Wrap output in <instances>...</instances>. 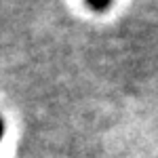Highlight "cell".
Instances as JSON below:
<instances>
[{"label": "cell", "instance_id": "cell-1", "mask_svg": "<svg viewBox=\"0 0 158 158\" xmlns=\"http://www.w3.org/2000/svg\"><path fill=\"white\" fill-rule=\"evenodd\" d=\"M85 2H86V6L95 13H106L112 6V0H85Z\"/></svg>", "mask_w": 158, "mask_h": 158}, {"label": "cell", "instance_id": "cell-2", "mask_svg": "<svg viewBox=\"0 0 158 158\" xmlns=\"http://www.w3.org/2000/svg\"><path fill=\"white\" fill-rule=\"evenodd\" d=\"M4 129H6V127H4V118L0 116V141H2V137H4Z\"/></svg>", "mask_w": 158, "mask_h": 158}]
</instances>
